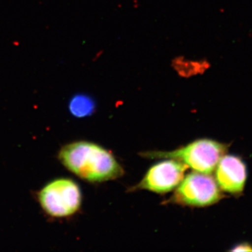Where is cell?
I'll return each instance as SVG.
<instances>
[{"instance_id":"3957f363","label":"cell","mask_w":252,"mask_h":252,"mask_svg":"<svg viewBox=\"0 0 252 252\" xmlns=\"http://www.w3.org/2000/svg\"><path fill=\"white\" fill-rule=\"evenodd\" d=\"M167 203L181 206L205 207L218 203L223 195L210 174L193 172L185 175Z\"/></svg>"},{"instance_id":"9c48e42d","label":"cell","mask_w":252,"mask_h":252,"mask_svg":"<svg viewBox=\"0 0 252 252\" xmlns=\"http://www.w3.org/2000/svg\"><path fill=\"white\" fill-rule=\"evenodd\" d=\"M233 252H252V245H249L248 243L240 244V245H237L235 248L231 250Z\"/></svg>"},{"instance_id":"5b68a950","label":"cell","mask_w":252,"mask_h":252,"mask_svg":"<svg viewBox=\"0 0 252 252\" xmlns=\"http://www.w3.org/2000/svg\"><path fill=\"white\" fill-rule=\"evenodd\" d=\"M188 168L182 162L165 158L152 165L142 180L132 187L130 190H146L158 194L169 193L178 187Z\"/></svg>"},{"instance_id":"8992f818","label":"cell","mask_w":252,"mask_h":252,"mask_svg":"<svg viewBox=\"0 0 252 252\" xmlns=\"http://www.w3.org/2000/svg\"><path fill=\"white\" fill-rule=\"evenodd\" d=\"M214 172L215 180L222 191L233 195L243 191L248 172L246 165L240 157L225 154Z\"/></svg>"},{"instance_id":"52a82bcc","label":"cell","mask_w":252,"mask_h":252,"mask_svg":"<svg viewBox=\"0 0 252 252\" xmlns=\"http://www.w3.org/2000/svg\"><path fill=\"white\" fill-rule=\"evenodd\" d=\"M171 67L176 74L183 79L203 75L211 68L207 59H189L185 56H177L172 59Z\"/></svg>"},{"instance_id":"ba28073f","label":"cell","mask_w":252,"mask_h":252,"mask_svg":"<svg viewBox=\"0 0 252 252\" xmlns=\"http://www.w3.org/2000/svg\"><path fill=\"white\" fill-rule=\"evenodd\" d=\"M95 100L86 94H74L68 103L69 113L73 117L79 119L91 117L95 112Z\"/></svg>"},{"instance_id":"7a4b0ae2","label":"cell","mask_w":252,"mask_h":252,"mask_svg":"<svg viewBox=\"0 0 252 252\" xmlns=\"http://www.w3.org/2000/svg\"><path fill=\"white\" fill-rule=\"evenodd\" d=\"M228 148V144L202 138L170 152H147L140 155L150 159H175L185 164L194 172L211 174L215 171L220 158L226 154Z\"/></svg>"},{"instance_id":"277c9868","label":"cell","mask_w":252,"mask_h":252,"mask_svg":"<svg viewBox=\"0 0 252 252\" xmlns=\"http://www.w3.org/2000/svg\"><path fill=\"white\" fill-rule=\"evenodd\" d=\"M39 204L46 215L54 218L72 216L80 209V187L70 179H58L46 185L38 194Z\"/></svg>"},{"instance_id":"6da1fadb","label":"cell","mask_w":252,"mask_h":252,"mask_svg":"<svg viewBox=\"0 0 252 252\" xmlns=\"http://www.w3.org/2000/svg\"><path fill=\"white\" fill-rule=\"evenodd\" d=\"M58 157L69 171L91 183L117 180L124 175V167L112 152L94 142L68 144L60 150Z\"/></svg>"}]
</instances>
